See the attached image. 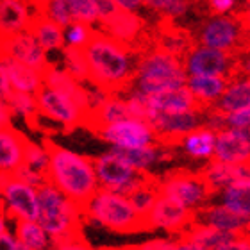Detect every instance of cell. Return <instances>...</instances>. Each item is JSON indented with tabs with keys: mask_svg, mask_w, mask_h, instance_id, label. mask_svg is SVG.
Masks as SVG:
<instances>
[{
	"mask_svg": "<svg viewBox=\"0 0 250 250\" xmlns=\"http://www.w3.org/2000/svg\"><path fill=\"white\" fill-rule=\"evenodd\" d=\"M83 50L89 64V83L102 91L125 93L136 83V56L102 31H93Z\"/></svg>",
	"mask_w": 250,
	"mask_h": 250,
	"instance_id": "6da1fadb",
	"label": "cell"
},
{
	"mask_svg": "<svg viewBox=\"0 0 250 250\" xmlns=\"http://www.w3.org/2000/svg\"><path fill=\"white\" fill-rule=\"evenodd\" d=\"M43 143L48 150V168L45 172L47 183L56 186L68 200H72L84 216L91 198L100 188L91 157L68 150L50 140H45Z\"/></svg>",
	"mask_w": 250,
	"mask_h": 250,
	"instance_id": "7a4b0ae2",
	"label": "cell"
},
{
	"mask_svg": "<svg viewBox=\"0 0 250 250\" xmlns=\"http://www.w3.org/2000/svg\"><path fill=\"white\" fill-rule=\"evenodd\" d=\"M38 224L50 236L52 245H58L75 236H84V216L81 209L72 200H68L56 186L45 183L38 188Z\"/></svg>",
	"mask_w": 250,
	"mask_h": 250,
	"instance_id": "3957f363",
	"label": "cell"
},
{
	"mask_svg": "<svg viewBox=\"0 0 250 250\" xmlns=\"http://www.w3.org/2000/svg\"><path fill=\"white\" fill-rule=\"evenodd\" d=\"M84 220H93L105 229L120 234H134L152 230L148 216L136 211L130 202L118 193L99 188L89 202Z\"/></svg>",
	"mask_w": 250,
	"mask_h": 250,
	"instance_id": "277c9868",
	"label": "cell"
},
{
	"mask_svg": "<svg viewBox=\"0 0 250 250\" xmlns=\"http://www.w3.org/2000/svg\"><path fill=\"white\" fill-rule=\"evenodd\" d=\"M136 68H138L136 81L140 84L141 91L146 95L179 88L184 86L188 81L184 62L156 47L136 58Z\"/></svg>",
	"mask_w": 250,
	"mask_h": 250,
	"instance_id": "5b68a950",
	"label": "cell"
},
{
	"mask_svg": "<svg viewBox=\"0 0 250 250\" xmlns=\"http://www.w3.org/2000/svg\"><path fill=\"white\" fill-rule=\"evenodd\" d=\"M100 31L109 38L127 47L136 58L141 54L148 52L154 47V36L152 27L146 23L143 16L136 15L134 11L118 9L105 20L99 21Z\"/></svg>",
	"mask_w": 250,
	"mask_h": 250,
	"instance_id": "8992f818",
	"label": "cell"
},
{
	"mask_svg": "<svg viewBox=\"0 0 250 250\" xmlns=\"http://www.w3.org/2000/svg\"><path fill=\"white\" fill-rule=\"evenodd\" d=\"M197 42L204 47L218 48L236 58L250 54V31H245L232 15H220L206 21L198 31Z\"/></svg>",
	"mask_w": 250,
	"mask_h": 250,
	"instance_id": "52a82bcc",
	"label": "cell"
},
{
	"mask_svg": "<svg viewBox=\"0 0 250 250\" xmlns=\"http://www.w3.org/2000/svg\"><path fill=\"white\" fill-rule=\"evenodd\" d=\"M163 195L181 202L186 208H198L216 195L200 170L173 168L161 177Z\"/></svg>",
	"mask_w": 250,
	"mask_h": 250,
	"instance_id": "ba28073f",
	"label": "cell"
},
{
	"mask_svg": "<svg viewBox=\"0 0 250 250\" xmlns=\"http://www.w3.org/2000/svg\"><path fill=\"white\" fill-rule=\"evenodd\" d=\"M184 68L191 75H220L230 84L243 75V61L232 54L211 47H195L184 59Z\"/></svg>",
	"mask_w": 250,
	"mask_h": 250,
	"instance_id": "9c48e42d",
	"label": "cell"
},
{
	"mask_svg": "<svg viewBox=\"0 0 250 250\" xmlns=\"http://www.w3.org/2000/svg\"><path fill=\"white\" fill-rule=\"evenodd\" d=\"M154 141L161 146H177L183 145L191 130L198 129L197 113L193 111H181V113H167V111H156L148 122Z\"/></svg>",
	"mask_w": 250,
	"mask_h": 250,
	"instance_id": "30bf717a",
	"label": "cell"
},
{
	"mask_svg": "<svg viewBox=\"0 0 250 250\" xmlns=\"http://www.w3.org/2000/svg\"><path fill=\"white\" fill-rule=\"evenodd\" d=\"M152 36H154V47L163 52L172 54L183 62L198 45L197 36L189 29H184L173 18L163 15H159L157 21L152 27Z\"/></svg>",
	"mask_w": 250,
	"mask_h": 250,
	"instance_id": "8fae6325",
	"label": "cell"
},
{
	"mask_svg": "<svg viewBox=\"0 0 250 250\" xmlns=\"http://www.w3.org/2000/svg\"><path fill=\"white\" fill-rule=\"evenodd\" d=\"M148 222L152 230L165 229L172 234H179L197 222V208H186L177 200L161 195L148 213Z\"/></svg>",
	"mask_w": 250,
	"mask_h": 250,
	"instance_id": "7c38bea8",
	"label": "cell"
},
{
	"mask_svg": "<svg viewBox=\"0 0 250 250\" xmlns=\"http://www.w3.org/2000/svg\"><path fill=\"white\" fill-rule=\"evenodd\" d=\"M4 211L13 222L16 220H38L40 202H38V188H32L11 175L2 186Z\"/></svg>",
	"mask_w": 250,
	"mask_h": 250,
	"instance_id": "4fadbf2b",
	"label": "cell"
},
{
	"mask_svg": "<svg viewBox=\"0 0 250 250\" xmlns=\"http://www.w3.org/2000/svg\"><path fill=\"white\" fill-rule=\"evenodd\" d=\"M36 102L40 115L61 124L66 130L83 127V111L79 109L77 104L66 95L43 86L36 93Z\"/></svg>",
	"mask_w": 250,
	"mask_h": 250,
	"instance_id": "5bb4252c",
	"label": "cell"
},
{
	"mask_svg": "<svg viewBox=\"0 0 250 250\" xmlns=\"http://www.w3.org/2000/svg\"><path fill=\"white\" fill-rule=\"evenodd\" d=\"M0 56L16 59L27 66L36 68L40 72H43L50 64L47 52L29 31H21L18 34L0 40Z\"/></svg>",
	"mask_w": 250,
	"mask_h": 250,
	"instance_id": "9a60e30c",
	"label": "cell"
},
{
	"mask_svg": "<svg viewBox=\"0 0 250 250\" xmlns=\"http://www.w3.org/2000/svg\"><path fill=\"white\" fill-rule=\"evenodd\" d=\"M211 159L222 163L250 165V130L230 129L216 132Z\"/></svg>",
	"mask_w": 250,
	"mask_h": 250,
	"instance_id": "2e32d148",
	"label": "cell"
},
{
	"mask_svg": "<svg viewBox=\"0 0 250 250\" xmlns=\"http://www.w3.org/2000/svg\"><path fill=\"white\" fill-rule=\"evenodd\" d=\"M100 138L113 143L115 146H127V148L146 146L154 140L150 127L134 118H124L107 125Z\"/></svg>",
	"mask_w": 250,
	"mask_h": 250,
	"instance_id": "e0dca14e",
	"label": "cell"
},
{
	"mask_svg": "<svg viewBox=\"0 0 250 250\" xmlns=\"http://www.w3.org/2000/svg\"><path fill=\"white\" fill-rule=\"evenodd\" d=\"M43 86H47L50 89H56L59 93L66 95L77 104V107L83 111V115L86 116L89 111V100H88V89L84 88L83 84L77 83L64 68H59L58 64H48L43 70ZM84 120V118H83Z\"/></svg>",
	"mask_w": 250,
	"mask_h": 250,
	"instance_id": "ac0fdd59",
	"label": "cell"
},
{
	"mask_svg": "<svg viewBox=\"0 0 250 250\" xmlns=\"http://www.w3.org/2000/svg\"><path fill=\"white\" fill-rule=\"evenodd\" d=\"M148 102L154 111H167V113H181V111L206 113L208 111L206 105H202L195 99L189 88H184V86L148 95Z\"/></svg>",
	"mask_w": 250,
	"mask_h": 250,
	"instance_id": "d6986e66",
	"label": "cell"
},
{
	"mask_svg": "<svg viewBox=\"0 0 250 250\" xmlns=\"http://www.w3.org/2000/svg\"><path fill=\"white\" fill-rule=\"evenodd\" d=\"M91 161H93V168L100 188H105V189H113V188L120 186V184L130 181L138 173L136 168L122 161L120 157H116L111 152L100 157H91Z\"/></svg>",
	"mask_w": 250,
	"mask_h": 250,
	"instance_id": "ffe728a7",
	"label": "cell"
},
{
	"mask_svg": "<svg viewBox=\"0 0 250 250\" xmlns=\"http://www.w3.org/2000/svg\"><path fill=\"white\" fill-rule=\"evenodd\" d=\"M29 0H0V40L29 29L34 9Z\"/></svg>",
	"mask_w": 250,
	"mask_h": 250,
	"instance_id": "44dd1931",
	"label": "cell"
},
{
	"mask_svg": "<svg viewBox=\"0 0 250 250\" xmlns=\"http://www.w3.org/2000/svg\"><path fill=\"white\" fill-rule=\"evenodd\" d=\"M240 232H230V230H222L216 227H211L208 224L195 222L189 225L186 230L177 234V243H193V245L202 247L204 250H214L227 241L238 238Z\"/></svg>",
	"mask_w": 250,
	"mask_h": 250,
	"instance_id": "7402d4cb",
	"label": "cell"
},
{
	"mask_svg": "<svg viewBox=\"0 0 250 250\" xmlns=\"http://www.w3.org/2000/svg\"><path fill=\"white\" fill-rule=\"evenodd\" d=\"M204 177L211 184L214 191L218 193L225 186L241 181V179H250V165H238V163H222L216 159H211L208 165L200 168Z\"/></svg>",
	"mask_w": 250,
	"mask_h": 250,
	"instance_id": "603a6c76",
	"label": "cell"
},
{
	"mask_svg": "<svg viewBox=\"0 0 250 250\" xmlns=\"http://www.w3.org/2000/svg\"><path fill=\"white\" fill-rule=\"evenodd\" d=\"M27 138L15 127L0 129V173H13L23 163Z\"/></svg>",
	"mask_w": 250,
	"mask_h": 250,
	"instance_id": "cb8c5ba5",
	"label": "cell"
},
{
	"mask_svg": "<svg viewBox=\"0 0 250 250\" xmlns=\"http://www.w3.org/2000/svg\"><path fill=\"white\" fill-rule=\"evenodd\" d=\"M0 58L4 61L5 72H7L13 91H23V93L36 95L43 88V72H40L36 68L27 66V64L16 61V59L4 58V56H0Z\"/></svg>",
	"mask_w": 250,
	"mask_h": 250,
	"instance_id": "d4e9b609",
	"label": "cell"
},
{
	"mask_svg": "<svg viewBox=\"0 0 250 250\" xmlns=\"http://www.w3.org/2000/svg\"><path fill=\"white\" fill-rule=\"evenodd\" d=\"M249 220L250 216L234 213L232 209L225 208V206H204V208H197V222L208 224L211 227H216V229L222 230L241 232Z\"/></svg>",
	"mask_w": 250,
	"mask_h": 250,
	"instance_id": "484cf974",
	"label": "cell"
},
{
	"mask_svg": "<svg viewBox=\"0 0 250 250\" xmlns=\"http://www.w3.org/2000/svg\"><path fill=\"white\" fill-rule=\"evenodd\" d=\"M27 31L36 38L45 52L62 50V47H64V29L38 11H34Z\"/></svg>",
	"mask_w": 250,
	"mask_h": 250,
	"instance_id": "4316f807",
	"label": "cell"
},
{
	"mask_svg": "<svg viewBox=\"0 0 250 250\" xmlns=\"http://www.w3.org/2000/svg\"><path fill=\"white\" fill-rule=\"evenodd\" d=\"M186 83L195 99L208 109L225 93V89L230 84L227 79L220 75H191Z\"/></svg>",
	"mask_w": 250,
	"mask_h": 250,
	"instance_id": "83f0119b",
	"label": "cell"
},
{
	"mask_svg": "<svg viewBox=\"0 0 250 250\" xmlns=\"http://www.w3.org/2000/svg\"><path fill=\"white\" fill-rule=\"evenodd\" d=\"M163 195L161 191V177H157L154 173L145 172V177L140 183V186L132 189L127 195V200L130 202V206L143 216H148L150 209L154 208L156 200Z\"/></svg>",
	"mask_w": 250,
	"mask_h": 250,
	"instance_id": "f1b7e54d",
	"label": "cell"
},
{
	"mask_svg": "<svg viewBox=\"0 0 250 250\" xmlns=\"http://www.w3.org/2000/svg\"><path fill=\"white\" fill-rule=\"evenodd\" d=\"M16 240L29 247L31 250H47L50 243V236L45 232L38 220H16L15 232Z\"/></svg>",
	"mask_w": 250,
	"mask_h": 250,
	"instance_id": "f546056e",
	"label": "cell"
},
{
	"mask_svg": "<svg viewBox=\"0 0 250 250\" xmlns=\"http://www.w3.org/2000/svg\"><path fill=\"white\" fill-rule=\"evenodd\" d=\"M7 104H9V109L13 113V118H21L23 122H27L31 127L36 129L38 116H40L36 95L23 93V91H13L7 97Z\"/></svg>",
	"mask_w": 250,
	"mask_h": 250,
	"instance_id": "4dcf8cb0",
	"label": "cell"
},
{
	"mask_svg": "<svg viewBox=\"0 0 250 250\" xmlns=\"http://www.w3.org/2000/svg\"><path fill=\"white\" fill-rule=\"evenodd\" d=\"M224 206L234 213L250 216V179H241L224 188Z\"/></svg>",
	"mask_w": 250,
	"mask_h": 250,
	"instance_id": "1f68e13d",
	"label": "cell"
},
{
	"mask_svg": "<svg viewBox=\"0 0 250 250\" xmlns=\"http://www.w3.org/2000/svg\"><path fill=\"white\" fill-rule=\"evenodd\" d=\"M214 141H216V132L209 130L206 127H198L191 130L184 138L183 145L184 150L193 157H211L214 150Z\"/></svg>",
	"mask_w": 250,
	"mask_h": 250,
	"instance_id": "d6a6232c",
	"label": "cell"
},
{
	"mask_svg": "<svg viewBox=\"0 0 250 250\" xmlns=\"http://www.w3.org/2000/svg\"><path fill=\"white\" fill-rule=\"evenodd\" d=\"M247 105H250V79L229 84V88L222 95L218 107L224 113H234V111L243 109Z\"/></svg>",
	"mask_w": 250,
	"mask_h": 250,
	"instance_id": "836d02e7",
	"label": "cell"
},
{
	"mask_svg": "<svg viewBox=\"0 0 250 250\" xmlns=\"http://www.w3.org/2000/svg\"><path fill=\"white\" fill-rule=\"evenodd\" d=\"M111 154H115L116 157H120L122 161L130 165L136 170H145L146 167H150L152 163H156L157 159H161V156L157 154L156 148L152 146H138V148H127V146H115Z\"/></svg>",
	"mask_w": 250,
	"mask_h": 250,
	"instance_id": "e575fe53",
	"label": "cell"
},
{
	"mask_svg": "<svg viewBox=\"0 0 250 250\" xmlns=\"http://www.w3.org/2000/svg\"><path fill=\"white\" fill-rule=\"evenodd\" d=\"M64 70L72 75L77 83H89V64L83 48L64 45L61 50Z\"/></svg>",
	"mask_w": 250,
	"mask_h": 250,
	"instance_id": "d590c367",
	"label": "cell"
},
{
	"mask_svg": "<svg viewBox=\"0 0 250 250\" xmlns=\"http://www.w3.org/2000/svg\"><path fill=\"white\" fill-rule=\"evenodd\" d=\"M23 165L31 167L32 170H38V172H47L48 168V150L45 143L43 145H38L34 141L27 140L25 141V148H23Z\"/></svg>",
	"mask_w": 250,
	"mask_h": 250,
	"instance_id": "8d00e7d4",
	"label": "cell"
},
{
	"mask_svg": "<svg viewBox=\"0 0 250 250\" xmlns=\"http://www.w3.org/2000/svg\"><path fill=\"white\" fill-rule=\"evenodd\" d=\"M125 102H127V109H129L130 118L140 120V122H143V124L148 125L150 118L154 116V113H156V111L152 109L150 102H148V95L143 93V91H138V93L130 95Z\"/></svg>",
	"mask_w": 250,
	"mask_h": 250,
	"instance_id": "74e56055",
	"label": "cell"
},
{
	"mask_svg": "<svg viewBox=\"0 0 250 250\" xmlns=\"http://www.w3.org/2000/svg\"><path fill=\"white\" fill-rule=\"evenodd\" d=\"M38 13H42L52 21H56L62 29H66L70 23H73V16L70 13L66 0H47L45 5L42 7V11H38Z\"/></svg>",
	"mask_w": 250,
	"mask_h": 250,
	"instance_id": "f35d334b",
	"label": "cell"
},
{
	"mask_svg": "<svg viewBox=\"0 0 250 250\" xmlns=\"http://www.w3.org/2000/svg\"><path fill=\"white\" fill-rule=\"evenodd\" d=\"M66 2L73 16V21H81V23H88V25L99 21L95 0H66Z\"/></svg>",
	"mask_w": 250,
	"mask_h": 250,
	"instance_id": "ab89813d",
	"label": "cell"
},
{
	"mask_svg": "<svg viewBox=\"0 0 250 250\" xmlns=\"http://www.w3.org/2000/svg\"><path fill=\"white\" fill-rule=\"evenodd\" d=\"M95 29H91V25L88 23H81V21H73L64 29V45L70 47L84 48L86 43L89 42V38L93 34Z\"/></svg>",
	"mask_w": 250,
	"mask_h": 250,
	"instance_id": "60d3db41",
	"label": "cell"
},
{
	"mask_svg": "<svg viewBox=\"0 0 250 250\" xmlns=\"http://www.w3.org/2000/svg\"><path fill=\"white\" fill-rule=\"evenodd\" d=\"M11 175H13L15 179H18L20 183H25L32 188H40L47 183V175H45V173L38 172V170H32L31 167H27V165H23V163H21L20 167L16 168Z\"/></svg>",
	"mask_w": 250,
	"mask_h": 250,
	"instance_id": "b9f144b4",
	"label": "cell"
},
{
	"mask_svg": "<svg viewBox=\"0 0 250 250\" xmlns=\"http://www.w3.org/2000/svg\"><path fill=\"white\" fill-rule=\"evenodd\" d=\"M227 124L232 125L234 129H249L250 127V105L227 115Z\"/></svg>",
	"mask_w": 250,
	"mask_h": 250,
	"instance_id": "7bdbcfd3",
	"label": "cell"
},
{
	"mask_svg": "<svg viewBox=\"0 0 250 250\" xmlns=\"http://www.w3.org/2000/svg\"><path fill=\"white\" fill-rule=\"evenodd\" d=\"M206 5H208V9L211 15H225V13H229L236 7L238 4V0H204Z\"/></svg>",
	"mask_w": 250,
	"mask_h": 250,
	"instance_id": "ee69618b",
	"label": "cell"
},
{
	"mask_svg": "<svg viewBox=\"0 0 250 250\" xmlns=\"http://www.w3.org/2000/svg\"><path fill=\"white\" fill-rule=\"evenodd\" d=\"M175 247H177V241L159 238V240H150L136 245V250H175Z\"/></svg>",
	"mask_w": 250,
	"mask_h": 250,
	"instance_id": "f6af8a7d",
	"label": "cell"
},
{
	"mask_svg": "<svg viewBox=\"0 0 250 250\" xmlns=\"http://www.w3.org/2000/svg\"><path fill=\"white\" fill-rule=\"evenodd\" d=\"M214 250H250V236L240 232L238 238L227 241V243L220 245L218 249H214Z\"/></svg>",
	"mask_w": 250,
	"mask_h": 250,
	"instance_id": "bcb514c9",
	"label": "cell"
},
{
	"mask_svg": "<svg viewBox=\"0 0 250 250\" xmlns=\"http://www.w3.org/2000/svg\"><path fill=\"white\" fill-rule=\"evenodd\" d=\"M95 5H97V13H99V21L105 20L107 16H111L118 9V5L113 0H95Z\"/></svg>",
	"mask_w": 250,
	"mask_h": 250,
	"instance_id": "7dc6e473",
	"label": "cell"
},
{
	"mask_svg": "<svg viewBox=\"0 0 250 250\" xmlns=\"http://www.w3.org/2000/svg\"><path fill=\"white\" fill-rule=\"evenodd\" d=\"M13 93V88H11V83H9V77H7V72H5V66H4V61L0 58V99H5Z\"/></svg>",
	"mask_w": 250,
	"mask_h": 250,
	"instance_id": "c3c4849f",
	"label": "cell"
},
{
	"mask_svg": "<svg viewBox=\"0 0 250 250\" xmlns=\"http://www.w3.org/2000/svg\"><path fill=\"white\" fill-rule=\"evenodd\" d=\"M7 127H13V113L7 100L0 99V129H7Z\"/></svg>",
	"mask_w": 250,
	"mask_h": 250,
	"instance_id": "681fc988",
	"label": "cell"
},
{
	"mask_svg": "<svg viewBox=\"0 0 250 250\" xmlns=\"http://www.w3.org/2000/svg\"><path fill=\"white\" fill-rule=\"evenodd\" d=\"M232 16L240 21L245 31H250V0H245V7L232 13Z\"/></svg>",
	"mask_w": 250,
	"mask_h": 250,
	"instance_id": "f907efd6",
	"label": "cell"
},
{
	"mask_svg": "<svg viewBox=\"0 0 250 250\" xmlns=\"http://www.w3.org/2000/svg\"><path fill=\"white\" fill-rule=\"evenodd\" d=\"M16 236L13 232H4L0 234V250H15L16 247Z\"/></svg>",
	"mask_w": 250,
	"mask_h": 250,
	"instance_id": "816d5d0a",
	"label": "cell"
},
{
	"mask_svg": "<svg viewBox=\"0 0 250 250\" xmlns=\"http://www.w3.org/2000/svg\"><path fill=\"white\" fill-rule=\"evenodd\" d=\"M172 2L173 0H141V5H146V7H150V9H156V11H159V13H163Z\"/></svg>",
	"mask_w": 250,
	"mask_h": 250,
	"instance_id": "f5cc1de1",
	"label": "cell"
},
{
	"mask_svg": "<svg viewBox=\"0 0 250 250\" xmlns=\"http://www.w3.org/2000/svg\"><path fill=\"white\" fill-rule=\"evenodd\" d=\"M120 9H129V11H134L136 7H140L141 5V0H113Z\"/></svg>",
	"mask_w": 250,
	"mask_h": 250,
	"instance_id": "db71d44e",
	"label": "cell"
},
{
	"mask_svg": "<svg viewBox=\"0 0 250 250\" xmlns=\"http://www.w3.org/2000/svg\"><path fill=\"white\" fill-rule=\"evenodd\" d=\"M9 216L5 214L4 209H0V234L4 232H9Z\"/></svg>",
	"mask_w": 250,
	"mask_h": 250,
	"instance_id": "11a10c76",
	"label": "cell"
},
{
	"mask_svg": "<svg viewBox=\"0 0 250 250\" xmlns=\"http://www.w3.org/2000/svg\"><path fill=\"white\" fill-rule=\"evenodd\" d=\"M175 250H204V249L198 245H193V243H177Z\"/></svg>",
	"mask_w": 250,
	"mask_h": 250,
	"instance_id": "9f6ffc18",
	"label": "cell"
},
{
	"mask_svg": "<svg viewBox=\"0 0 250 250\" xmlns=\"http://www.w3.org/2000/svg\"><path fill=\"white\" fill-rule=\"evenodd\" d=\"M100 250H136V245H125V247H100Z\"/></svg>",
	"mask_w": 250,
	"mask_h": 250,
	"instance_id": "6f0895ef",
	"label": "cell"
},
{
	"mask_svg": "<svg viewBox=\"0 0 250 250\" xmlns=\"http://www.w3.org/2000/svg\"><path fill=\"white\" fill-rule=\"evenodd\" d=\"M45 2H47V0H29V4L32 5V9L34 11H42V7L45 5Z\"/></svg>",
	"mask_w": 250,
	"mask_h": 250,
	"instance_id": "680465c9",
	"label": "cell"
},
{
	"mask_svg": "<svg viewBox=\"0 0 250 250\" xmlns=\"http://www.w3.org/2000/svg\"><path fill=\"white\" fill-rule=\"evenodd\" d=\"M15 250H31V249H29V247H25V245H23V243H20V241H16Z\"/></svg>",
	"mask_w": 250,
	"mask_h": 250,
	"instance_id": "91938a15",
	"label": "cell"
},
{
	"mask_svg": "<svg viewBox=\"0 0 250 250\" xmlns=\"http://www.w3.org/2000/svg\"><path fill=\"white\" fill-rule=\"evenodd\" d=\"M241 232H243V234H247V236H250V220L247 222V225L243 227V230H241Z\"/></svg>",
	"mask_w": 250,
	"mask_h": 250,
	"instance_id": "94428289",
	"label": "cell"
},
{
	"mask_svg": "<svg viewBox=\"0 0 250 250\" xmlns=\"http://www.w3.org/2000/svg\"><path fill=\"white\" fill-rule=\"evenodd\" d=\"M243 72L249 73V75H250V59L247 62H243Z\"/></svg>",
	"mask_w": 250,
	"mask_h": 250,
	"instance_id": "6125c7cd",
	"label": "cell"
},
{
	"mask_svg": "<svg viewBox=\"0 0 250 250\" xmlns=\"http://www.w3.org/2000/svg\"><path fill=\"white\" fill-rule=\"evenodd\" d=\"M0 209H4V200H2V188H0Z\"/></svg>",
	"mask_w": 250,
	"mask_h": 250,
	"instance_id": "be15d7a7",
	"label": "cell"
},
{
	"mask_svg": "<svg viewBox=\"0 0 250 250\" xmlns=\"http://www.w3.org/2000/svg\"><path fill=\"white\" fill-rule=\"evenodd\" d=\"M47 250H58V249H56V247H48Z\"/></svg>",
	"mask_w": 250,
	"mask_h": 250,
	"instance_id": "e7e4bbea",
	"label": "cell"
},
{
	"mask_svg": "<svg viewBox=\"0 0 250 250\" xmlns=\"http://www.w3.org/2000/svg\"><path fill=\"white\" fill-rule=\"evenodd\" d=\"M88 250H100V249H93V247H89V249Z\"/></svg>",
	"mask_w": 250,
	"mask_h": 250,
	"instance_id": "03108f58",
	"label": "cell"
}]
</instances>
